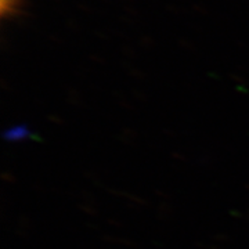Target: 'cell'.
I'll return each mask as SVG.
<instances>
[{
	"mask_svg": "<svg viewBox=\"0 0 249 249\" xmlns=\"http://www.w3.org/2000/svg\"><path fill=\"white\" fill-rule=\"evenodd\" d=\"M18 0H1V13H7L9 10L14 7V4L17 3Z\"/></svg>",
	"mask_w": 249,
	"mask_h": 249,
	"instance_id": "cell-2",
	"label": "cell"
},
{
	"mask_svg": "<svg viewBox=\"0 0 249 249\" xmlns=\"http://www.w3.org/2000/svg\"><path fill=\"white\" fill-rule=\"evenodd\" d=\"M27 134V130L24 127H18V129H11L10 132L6 133V137L9 140H18V139H24Z\"/></svg>",
	"mask_w": 249,
	"mask_h": 249,
	"instance_id": "cell-1",
	"label": "cell"
}]
</instances>
